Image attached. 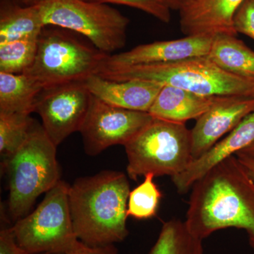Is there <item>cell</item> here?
<instances>
[{"label":"cell","mask_w":254,"mask_h":254,"mask_svg":"<svg viewBox=\"0 0 254 254\" xmlns=\"http://www.w3.org/2000/svg\"><path fill=\"white\" fill-rule=\"evenodd\" d=\"M185 223L201 240L222 229H242L254 250V181L236 155L193 184Z\"/></svg>","instance_id":"1"},{"label":"cell","mask_w":254,"mask_h":254,"mask_svg":"<svg viewBox=\"0 0 254 254\" xmlns=\"http://www.w3.org/2000/svg\"><path fill=\"white\" fill-rule=\"evenodd\" d=\"M129 182L125 173L106 170L81 177L69 187L68 202L75 233L91 247L115 245L128 237Z\"/></svg>","instance_id":"2"},{"label":"cell","mask_w":254,"mask_h":254,"mask_svg":"<svg viewBox=\"0 0 254 254\" xmlns=\"http://www.w3.org/2000/svg\"><path fill=\"white\" fill-rule=\"evenodd\" d=\"M98 76L114 81L140 80L182 88L205 96L254 98V78L225 71L207 56L174 63L102 68Z\"/></svg>","instance_id":"3"},{"label":"cell","mask_w":254,"mask_h":254,"mask_svg":"<svg viewBox=\"0 0 254 254\" xmlns=\"http://www.w3.org/2000/svg\"><path fill=\"white\" fill-rule=\"evenodd\" d=\"M56 148L36 122L19 149L4 160L9 180L8 207L14 221L23 218L37 198L60 181Z\"/></svg>","instance_id":"4"},{"label":"cell","mask_w":254,"mask_h":254,"mask_svg":"<svg viewBox=\"0 0 254 254\" xmlns=\"http://www.w3.org/2000/svg\"><path fill=\"white\" fill-rule=\"evenodd\" d=\"M125 147L127 174L134 181L150 173L172 178L193 161L191 133L185 124L153 118Z\"/></svg>","instance_id":"5"},{"label":"cell","mask_w":254,"mask_h":254,"mask_svg":"<svg viewBox=\"0 0 254 254\" xmlns=\"http://www.w3.org/2000/svg\"><path fill=\"white\" fill-rule=\"evenodd\" d=\"M109 55L65 31L45 27L38 37L34 63L24 73L43 90L85 82L99 73Z\"/></svg>","instance_id":"6"},{"label":"cell","mask_w":254,"mask_h":254,"mask_svg":"<svg viewBox=\"0 0 254 254\" xmlns=\"http://www.w3.org/2000/svg\"><path fill=\"white\" fill-rule=\"evenodd\" d=\"M45 26L79 33L110 55L125 47L129 19L104 3L88 0H37Z\"/></svg>","instance_id":"7"},{"label":"cell","mask_w":254,"mask_h":254,"mask_svg":"<svg viewBox=\"0 0 254 254\" xmlns=\"http://www.w3.org/2000/svg\"><path fill=\"white\" fill-rule=\"evenodd\" d=\"M69 186L60 180L36 210L11 227L20 247L35 254H62L80 243L70 213Z\"/></svg>","instance_id":"8"},{"label":"cell","mask_w":254,"mask_h":254,"mask_svg":"<svg viewBox=\"0 0 254 254\" xmlns=\"http://www.w3.org/2000/svg\"><path fill=\"white\" fill-rule=\"evenodd\" d=\"M153 120L149 113L118 108L91 94L89 108L79 131L85 151L96 155L113 145L125 146Z\"/></svg>","instance_id":"9"},{"label":"cell","mask_w":254,"mask_h":254,"mask_svg":"<svg viewBox=\"0 0 254 254\" xmlns=\"http://www.w3.org/2000/svg\"><path fill=\"white\" fill-rule=\"evenodd\" d=\"M91 98L84 82L65 83L41 92L35 112L41 117L42 126L57 147L80 131Z\"/></svg>","instance_id":"10"},{"label":"cell","mask_w":254,"mask_h":254,"mask_svg":"<svg viewBox=\"0 0 254 254\" xmlns=\"http://www.w3.org/2000/svg\"><path fill=\"white\" fill-rule=\"evenodd\" d=\"M254 111V98L218 96L190 129L193 160L204 155Z\"/></svg>","instance_id":"11"},{"label":"cell","mask_w":254,"mask_h":254,"mask_svg":"<svg viewBox=\"0 0 254 254\" xmlns=\"http://www.w3.org/2000/svg\"><path fill=\"white\" fill-rule=\"evenodd\" d=\"M213 38L207 36H186L180 39L140 45L128 51L110 55L102 68H118L174 63L189 58L207 56Z\"/></svg>","instance_id":"12"},{"label":"cell","mask_w":254,"mask_h":254,"mask_svg":"<svg viewBox=\"0 0 254 254\" xmlns=\"http://www.w3.org/2000/svg\"><path fill=\"white\" fill-rule=\"evenodd\" d=\"M244 1L193 0L179 11L181 31L185 36H237L233 18Z\"/></svg>","instance_id":"13"},{"label":"cell","mask_w":254,"mask_h":254,"mask_svg":"<svg viewBox=\"0 0 254 254\" xmlns=\"http://www.w3.org/2000/svg\"><path fill=\"white\" fill-rule=\"evenodd\" d=\"M254 141V111L204 155L193 160L183 173L172 177L177 192L180 194L187 193L193 184L210 169L225 159L236 155Z\"/></svg>","instance_id":"14"},{"label":"cell","mask_w":254,"mask_h":254,"mask_svg":"<svg viewBox=\"0 0 254 254\" xmlns=\"http://www.w3.org/2000/svg\"><path fill=\"white\" fill-rule=\"evenodd\" d=\"M92 95L108 104L134 111L148 113L163 85L132 80L114 81L95 74L84 82Z\"/></svg>","instance_id":"15"},{"label":"cell","mask_w":254,"mask_h":254,"mask_svg":"<svg viewBox=\"0 0 254 254\" xmlns=\"http://www.w3.org/2000/svg\"><path fill=\"white\" fill-rule=\"evenodd\" d=\"M218 96H205L177 87L163 85L148 113L153 118L185 124L206 113Z\"/></svg>","instance_id":"16"},{"label":"cell","mask_w":254,"mask_h":254,"mask_svg":"<svg viewBox=\"0 0 254 254\" xmlns=\"http://www.w3.org/2000/svg\"><path fill=\"white\" fill-rule=\"evenodd\" d=\"M43 90L25 73L0 72V113L31 115Z\"/></svg>","instance_id":"17"},{"label":"cell","mask_w":254,"mask_h":254,"mask_svg":"<svg viewBox=\"0 0 254 254\" xmlns=\"http://www.w3.org/2000/svg\"><path fill=\"white\" fill-rule=\"evenodd\" d=\"M207 57L225 71L254 78V51L236 36L227 34L213 36Z\"/></svg>","instance_id":"18"},{"label":"cell","mask_w":254,"mask_h":254,"mask_svg":"<svg viewBox=\"0 0 254 254\" xmlns=\"http://www.w3.org/2000/svg\"><path fill=\"white\" fill-rule=\"evenodd\" d=\"M46 27L39 6H1L0 14V46L18 40L39 37Z\"/></svg>","instance_id":"19"},{"label":"cell","mask_w":254,"mask_h":254,"mask_svg":"<svg viewBox=\"0 0 254 254\" xmlns=\"http://www.w3.org/2000/svg\"><path fill=\"white\" fill-rule=\"evenodd\" d=\"M149 254H204L203 240L190 233L185 221L172 219L163 224Z\"/></svg>","instance_id":"20"},{"label":"cell","mask_w":254,"mask_h":254,"mask_svg":"<svg viewBox=\"0 0 254 254\" xmlns=\"http://www.w3.org/2000/svg\"><path fill=\"white\" fill-rule=\"evenodd\" d=\"M36 122L30 115L0 113V153L4 160L19 149Z\"/></svg>","instance_id":"21"},{"label":"cell","mask_w":254,"mask_h":254,"mask_svg":"<svg viewBox=\"0 0 254 254\" xmlns=\"http://www.w3.org/2000/svg\"><path fill=\"white\" fill-rule=\"evenodd\" d=\"M38 37L18 40L0 46V72L21 74L36 59Z\"/></svg>","instance_id":"22"},{"label":"cell","mask_w":254,"mask_h":254,"mask_svg":"<svg viewBox=\"0 0 254 254\" xmlns=\"http://www.w3.org/2000/svg\"><path fill=\"white\" fill-rule=\"evenodd\" d=\"M144 181L129 193L127 215L128 217L145 220L155 216L162 198L158 185L153 182V174L145 175Z\"/></svg>","instance_id":"23"},{"label":"cell","mask_w":254,"mask_h":254,"mask_svg":"<svg viewBox=\"0 0 254 254\" xmlns=\"http://www.w3.org/2000/svg\"><path fill=\"white\" fill-rule=\"evenodd\" d=\"M100 3H113L131 6L151 15L162 22L168 23L171 19L170 10L160 0H88Z\"/></svg>","instance_id":"24"},{"label":"cell","mask_w":254,"mask_h":254,"mask_svg":"<svg viewBox=\"0 0 254 254\" xmlns=\"http://www.w3.org/2000/svg\"><path fill=\"white\" fill-rule=\"evenodd\" d=\"M233 26L237 33L254 41V0H245L240 5L234 16Z\"/></svg>","instance_id":"25"},{"label":"cell","mask_w":254,"mask_h":254,"mask_svg":"<svg viewBox=\"0 0 254 254\" xmlns=\"http://www.w3.org/2000/svg\"><path fill=\"white\" fill-rule=\"evenodd\" d=\"M0 254H35L20 247L15 240L11 227H4L0 231Z\"/></svg>","instance_id":"26"},{"label":"cell","mask_w":254,"mask_h":254,"mask_svg":"<svg viewBox=\"0 0 254 254\" xmlns=\"http://www.w3.org/2000/svg\"><path fill=\"white\" fill-rule=\"evenodd\" d=\"M62 254H118V250L115 245L91 247L80 242L73 250Z\"/></svg>","instance_id":"27"},{"label":"cell","mask_w":254,"mask_h":254,"mask_svg":"<svg viewBox=\"0 0 254 254\" xmlns=\"http://www.w3.org/2000/svg\"><path fill=\"white\" fill-rule=\"evenodd\" d=\"M235 155L238 158L240 163L245 167V170L254 181V158L242 153H237Z\"/></svg>","instance_id":"28"},{"label":"cell","mask_w":254,"mask_h":254,"mask_svg":"<svg viewBox=\"0 0 254 254\" xmlns=\"http://www.w3.org/2000/svg\"><path fill=\"white\" fill-rule=\"evenodd\" d=\"M160 1L170 10L180 11L193 0H160Z\"/></svg>","instance_id":"29"},{"label":"cell","mask_w":254,"mask_h":254,"mask_svg":"<svg viewBox=\"0 0 254 254\" xmlns=\"http://www.w3.org/2000/svg\"><path fill=\"white\" fill-rule=\"evenodd\" d=\"M239 153H243V154L248 155V156L254 158V141L252 144L249 145L248 147H247L242 151L239 152Z\"/></svg>","instance_id":"30"},{"label":"cell","mask_w":254,"mask_h":254,"mask_svg":"<svg viewBox=\"0 0 254 254\" xmlns=\"http://www.w3.org/2000/svg\"><path fill=\"white\" fill-rule=\"evenodd\" d=\"M23 1H26V2H28V1H33V2H35L37 0H23Z\"/></svg>","instance_id":"31"}]
</instances>
